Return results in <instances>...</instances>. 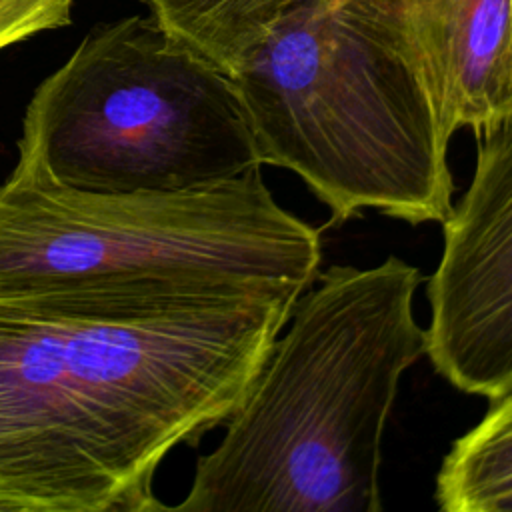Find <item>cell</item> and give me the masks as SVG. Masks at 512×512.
<instances>
[{"label":"cell","mask_w":512,"mask_h":512,"mask_svg":"<svg viewBox=\"0 0 512 512\" xmlns=\"http://www.w3.org/2000/svg\"><path fill=\"white\" fill-rule=\"evenodd\" d=\"M416 266L332 264L300 292L184 512H380V446L398 382L428 348Z\"/></svg>","instance_id":"7a4b0ae2"},{"label":"cell","mask_w":512,"mask_h":512,"mask_svg":"<svg viewBox=\"0 0 512 512\" xmlns=\"http://www.w3.org/2000/svg\"><path fill=\"white\" fill-rule=\"evenodd\" d=\"M18 160L86 192H172L262 166L228 72L154 16L94 28L40 82Z\"/></svg>","instance_id":"5b68a950"},{"label":"cell","mask_w":512,"mask_h":512,"mask_svg":"<svg viewBox=\"0 0 512 512\" xmlns=\"http://www.w3.org/2000/svg\"><path fill=\"white\" fill-rule=\"evenodd\" d=\"M176 38L232 72L244 54L298 0H144Z\"/></svg>","instance_id":"9c48e42d"},{"label":"cell","mask_w":512,"mask_h":512,"mask_svg":"<svg viewBox=\"0 0 512 512\" xmlns=\"http://www.w3.org/2000/svg\"><path fill=\"white\" fill-rule=\"evenodd\" d=\"M434 496L448 512H512V392L452 444Z\"/></svg>","instance_id":"ba28073f"},{"label":"cell","mask_w":512,"mask_h":512,"mask_svg":"<svg viewBox=\"0 0 512 512\" xmlns=\"http://www.w3.org/2000/svg\"><path fill=\"white\" fill-rule=\"evenodd\" d=\"M76 0H0V50L70 24Z\"/></svg>","instance_id":"30bf717a"},{"label":"cell","mask_w":512,"mask_h":512,"mask_svg":"<svg viewBox=\"0 0 512 512\" xmlns=\"http://www.w3.org/2000/svg\"><path fill=\"white\" fill-rule=\"evenodd\" d=\"M230 78L260 164L296 172L330 226L366 208L410 224L448 218L450 136L372 0H298Z\"/></svg>","instance_id":"3957f363"},{"label":"cell","mask_w":512,"mask_h":512,"mask_svg":"<svg viewBox=\"0 0 512 512\" xmlns=\"http://www.w3.org/2000/svg\"><path fill=\"white\" fill-rule=\"evenodd\" d=\"M452 138L512 118V0H372Z\"/></svg>","instance_id":"52a82bcc"},{"label":"cell","mask_w":512,"mask_h":512,"mask_svg":"<svg viewBox=\"0 0 512 512\" xmlns=\"http://www.w3.org/2000/svg\"><path fill=\"white\" fill-rule=\"evenodd\" d=\"M478 136L472 180L444 224L428 280L438 374L490 402L512 392V118Z\"/></svg>","instance_id":"8992f818"},{"label":"cell","mask_w":512,"mask_h":512,"mask_svg":"<svg viewBox=\"0 0 512 512\" xmlns=\"http://www.w3.org/2000/svg\"><path fill=\"white\" fill-rule=\"evenodd\" d=\"M300 292L0 294V512L166 510L160 462L230 420Z\"/></svg>","instance_id":"6da1fadb"},{"label":"cell","mask_w":512,"mask_h":512,"mask_svg":"<svg viewBox=\"0 0 512 512\" xmlns=\"http://www.w3.org/2000/svg\"><path fill=\"white\" fill-rule=\"evenodd\" d=\"M318 268V230L260 166L186 190L86 192L18 160L0 184V294L306 290Z\"/></svg>","instance_id":"277c9868"}]
</instances>
